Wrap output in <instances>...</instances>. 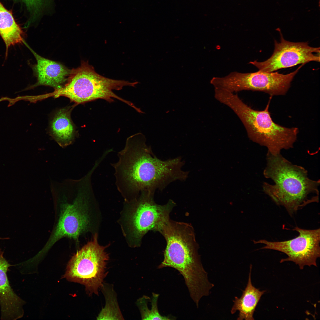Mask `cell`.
I'll return each instance as SVG.
<instances>
[{"label":"cell","mask_w":320,"mask_h":320,"mask_svg":"<svg viewBox=\"0 0 320 320\" xmlns=\"http://www.w3.org/2000/svg\"><path fill=\"white\" fill-rule=\"evenodd\" d=\"M166 241L164 258L157 268L170 267L183 276L190 295H198L211 283L198 252L194 230L190 224L170 219L160 231Z\"/></svg>","instance_id":"3"},{"label":"cell","mask_w":320,"mask_h":320,"mask_svg":"<svg viewBox=\"0 0 320 320\" xmlns=\"http://www.w3.org/2000/svg\"><path fill=\"white\" fill-rule=\"evenodd\" d=\"M23 43L31 51L37 61V63L33 67L37 79V82L34 86H49L56 89L61 88L62 85L67 80L71 70L59 63L39 55L25 41Z\"/></svg>","instance_id":"12"},{"label":"cell","mask_w":320,"mask_h":320,"mask_svg":"<svg viewBox=\"0 0 320 320\" xmlns=\"http://www.w3.org/2000/svg\"><path fill=\"white\" fill-rule=\"evenodd\" d=\"M105 247L97 241V235L72 257L67 265L65 277L84 285L89 295L98 294L106 275L108 254Z\"/></svg>","instance_id":"7"},{"label":"cell","mask_w":320,"mask_h":320,"mask_svg":"<svg viewBox=\"0 0 320 320\" xmlns=\"http://www.w3.org/2000/svg\"><path fill=\"white\" fill-rule=\"evenodd\" d=\"M271 97L264 110H254L245 103L236 94L227 92L220 102L232 109L239 117L252 141L266 147L273 155L280 153L282 149L293 147L299 129L288 128L273 121L269 111Z\"/></svg>","instance_id":"4"},{"label":"cell","mask_w":320,"mask_h":320,"mask_svg":"<svg viewBox=\"0 0 320 320\" xmlns=\"http://www.w3.org/2000/svg\"><path fill=\"white\" fill-rule=\"evenodd\" d=\"M23 2L31 15V20L38 18L43 9L48 6L49 0H18Z\"/></svg>","instance_id":"18"},{"label":"cell","mask_w":320,"mask_h":320,"mask_svg":"<svg viewBox=\"0 0 320 320\" xmlns=\"http://www.w3.org/2000/svg\"><path fill=\"white\" fill-rule=\"evenodd\" d=\"M0 239H1L0 238ZM3 256V252H2V251H1V249H0V256Z\"/></svg>","instance_id":"19"},{"label":"cell","mask_w":320,"mask_h":320,"mask_svg":"<svg viewBox=\"0 0 320 320\" xmlns=\"http://www.w3.org/2000/svg\"><path fill=\"white\" fill-rule=\"evenodd\" d=\"M10 265L3 256H0V305L1 319L15 320L22 318L24 301L14 292L8 279L7 272Z\"/></svg>","instance_id":"11"},{"label":"cell","mask_w":320,"mask_h":320,"mask_svg":"<svg viewBox=\"0 0 320 320\" xmlns=\"http://www.w3.org/2000/svg\"><path fill=\"white\" fill-rule=\"evenodd\" d=\"M67 82L57 90V95L68 97L77 103H84L98 99L109 102L114 99L124 102V99L115 94L127 85L126 81L109 79L96 73L87 61H83L80 65L70 71Z\"/></svg>","instance_id":"5"},{"label":"cell","mask_w":320,"mask_h":320,"mask_svg":"<svg viewBox=\"0 0 320 320\" xmlns=\"http://www.w3.org/2000/svg\"><path fill=\"white\" fill-rule=\"evenodd\" d=\"M113 293L106 292V305L97 317V319H123L116 297Z\"/></svg>","instance_id":"17"},{"label":"cell","mask_w":320,"mask_h":320,"mask_svg":"<svg viewBox=\"0 0 320 320\" xmlns=\"http://www.w3.org/2000/svg\"><path fill=\"white\" fill-rule=\"evenodd\" d=\"M299 233L297 237L281 241H270L265 239L253 240L255 244L265 246L261 249L275 250L285 254L287 257L281 259L280 262L292 261L300 269L306 265L317 266L316 260L320 256V229L301 228L296 226L293 229Z\"/></svg>","instance_id":"8"},{"label":"cell","mask_w":320,"mask_h":320,"mask_svg":"<svg viewBox=\"0 0 320 320\" xmlns=\"http://www.w3.org/2000/svg\"><path fill=\"white\" fill-rule=\"evenodd\" d=\"M265 177L274 183L264 182L263 191L277 205L284 206L292 215L308 204L318 203L320 180L310 179L304 168L292 164L280 153L267 152Z\"/></svg>","instance_id":"2"},{"label":"cell","mask_w":320,"mask_h":320,"mask_svg":"<svg viewBox=\"0 0 320 320\" xmlns=\"http://www.w3.org/2000/svg\"><path fill=\"white\" fill-rule=\"evenodd\" d=\"M252 265L250 266L249 271L247 283L243 291L240 298L236 296L233 300V304L231 310L232 314L238 311V320H254L253 315L256 308L265 290L260 291L252 284L251 280V272Z\"/></svg>","instance_id":"13"},{"label":"cell","mask_w":320,"mask_h":320,"mask_svg":"<svg viewBox=\"0 0 320 320\" xmlns=\"http://www.w3.org/2000/svg\"><path fill=\"white\" fill-rule=\"evenodd\" d=\"M159 295L152 293L151 298L144 296L138 301V305L143 320H170L172 317L163 316L160 313L158 308Z\"/></svg>","instance_id":"16"},{"label":"cell","mask_w":320,"mask_h":320,"mask_svg":"<svg viewBox=\"0 0 320 320\" xmlns=\"http://www.w3.org/2000/svg\"><path fill=\"white\" fill-rule=\"evenodd\" d=\"M155 192L144 190L135 199L128 202L125 219L131 237L135 245H139L143 236L148 231H161L170 219L169 214L176 203L170 199L165 204H156Z\"/></svg>","instance_id":"6"},{"label":"cell","mask_w":320,"mask_h":320,"mask_svg":"<svg viewBox=\"0 0 320 320\" xmlns=\"http://www.w3.org/2000/svg\"><path fill=\"white\" fill-rule=\"evenodd\" d=\"M23 32L16 21L12 12L0 1V36L6 47V57L9 47L23 43Z\"/></svg>","instance_id":"14"},{"label":"cell","mask_w":320,"mask_h":320,"mask_svg":"<svg viewBox=\"0 0 320 320\" xmlns=\"http://www.w3.org/2000/svg\"><path fill=\"white\" fill-rule=\"evenodd\" d=\"M51 127L53 136L61 147L64 148L73 142L74 129L68 110H59L53 118Z\"/></svg>","instance_id":"15"},{"label":"cell","mask_w":320,"mask_h":320,"mask_svg":"<svg viewBox=\"0 0 320 320\" xmlns=\"http://www.w3.org/2000/svg\"><path fill=\"white\" fill-rule=\"evenodd\" d=\"M145 142L140 133L129 136L118 153V161L111 164L117 189L127 202L136 198L143 190L162 191L171 183L185 181L188 176L189 172L182 169L185 161L181 157L161 160Z\"/></svg>","instance_id":"1"},{"label":"cell","mask_w":320,"mask_h":320,"mask_svg":"<svg viewBox=\"0 0 320 320\" xmlns=\"http://www.w3.org/2000/svg\"><path fill=\"white\" fill-rule=\"evenodd\" d=\"M304 65L302 64L295 71L286 74L259 70L252 73H239L236 78V86L240 91L263 92L271 97L284 95L289 89L294 77Z\"/></svg>","instance_id":"10"},{"label":"cell","mask_w":320,"mask_h":320,"mask_svg":"<svg viewBox=\"0 0 320 320\" xmlns=\"http://www.w3.org/2000/svg\"><path fill=\"white\" fill-rule=\"evenodd\" d=\"M280 42L274 41V49L271 56L265 61L249 63L259 70L271 72L309 62L320 61V48L310 46L308 42H294L285 40L280 31Z\"/></svg>","instance_id":"9"}]
</instances>
